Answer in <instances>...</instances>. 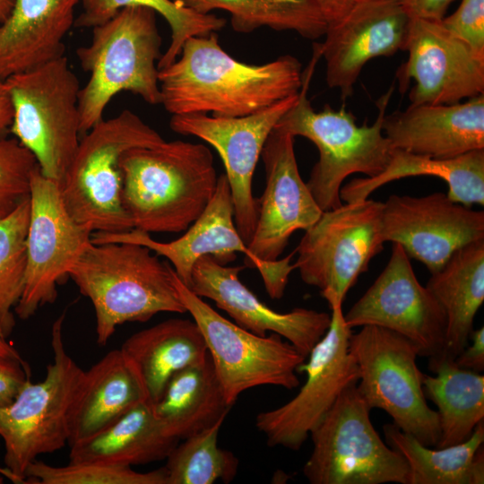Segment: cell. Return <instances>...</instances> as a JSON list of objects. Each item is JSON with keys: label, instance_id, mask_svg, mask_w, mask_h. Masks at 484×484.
<instances>
[{"label": "cell", "instance_id": "cell-26", "mask_svg": "<svg viewBox=\"0 0 484 484\" xmlns=\"http://www.w3.org/2000/svg\"><path fill=\"white\" fill-rule=\"evenodd\" d=\"M426 287L446 316L443 359L454 360L469 344L474 317L484 301V239L456 250L431 273Z\"/></svg>", "mask_w": 484, "mask_h": 484}, {"label": "cell", "instance_id": "cell-20", "mask_svg": "<svg viewBox=\"0 0 484 484\" xmlns=\"http://www.w3.org/2000/svg\"><path fill=\"white\" fill-rule=\"evenodd\" d=\"M294 138L275 125L261 153L266 185L257 201L255 229L247 246L265 262L279 259L291 235L310 228L323 212L299 174Z\"/></svg>", "mask_w": 484, "mask_h": 484}, {"label": "cell", "instance_id": "cell-8", "mask_svg": "<svg viewBox=\"0 0 484 484\" xmlns=\"http://www.w3.org/2000/svg\"><path fill=\"white\" fill-rule=\"evenodd\" d=\"M4 81L13 106L10 132L61 186L82 134L77 75L64 55Z\"/></svg>", "mask_w": 484, "mask_h": 484}, {"label": "cell", "instance_id": "cell-5", "mask_svg": "<svg viewBox=\"0 0 484 484\" xmlns=\"http://www.w3.org/2000/svg\"><path fill=\"white\" fill-rule=\"evenodd\" d=\"M160 46L156 13L150 8H124L92 28L90 44L76 50L82 69L90 74L79 94L82 134L103 119L108 102L119 92L160 104Z\"/></svg>", "mask_w": 484, "mask_h": 484}, {"label": "cell", "instance_id": "cell-42", "mask_svg": "<svg viewBox=\"0 0 484 484\" xmlns=\"http://www.w3.org/2000/svg\"><path fill=\"white\" fill-rule=\"evenodd\" d=\"M454 1L455 0H413L408 12L411 16L441 21Z\"/></svg>", "mask_w": 484, "mask_h": 484}, {"label": "cell", "instance_id": "cell-11", "mask_svg": "<svg viewBox=\"0 0 484 484\" xmlns=\"http://www.w3.org/2000/svg\"><path fill=\"white\" fill-rule=\"evenodd\" d=\"M383 203H342L324 211L305 230L294 263L302 281L320 290L330 309L342 306L350 289L382 251Z\"/></svg>", "mask_w": 484, "mask_h": 484}, {"label": "cell", "instance_id": "cell-6", "mask_svg": "<svg viewBox=\"0 0 484 484\" xmlns=\"http://www.w3.org/2000/svg\"><path fill=\"white\" fill-rule=\"evenodd\" d=\"M165 141L129 109L102 119L80 140L61 184L70 216L92 233H121L134 229L123 203L122 154Z\"/></svg>", "mask_w": 484, "mask_h": 484}, {"label": "cell", "instance_id": "cell-41", "mask_svg": "<svg viewBox=\"0 0 484 484\" xmlns=\"http://www.w3.org/2000/svg\"><path fill=\"white\" fill-rule=\"evenodd\" d=\"M469 341H471V344H468L454 361L461 368L482 373L484 370V327L472 331Z\"/></svg>", "mask_w": 484, "mask_h": 484}, {"label": "cell", "instance_id": "cell-45", "mask_svg": "<svg viewBox=\"0 0 484 484\" xmlns=\"http://www.w3.org/2000/svg\"><path fill=\"white\" fill-rule=\"evenodd\" d=\"M0 356L16 359L22 362H26L20 355L19 351L13 347L6 339H4L0 336Z\"/></svg>", "mask_w": 484, "mask_h": 484}, {"label": "cell", "instance_id": "cell-7", "mask_svg": "<svg viewBox=\"0 0 484 484\" xmlns=\"http://www.w3.org/2000/svg\"><path fill=\"white\" fill-rule=\"evenodd\" d=\"M64 318L60 315L52 325L53 361L45 378L39 383L27 380L13 401L0 408L4 468L13 483H24L28 466L39 455L55 453L69 443L85 371L65 350Z\"/></svg>", "mask_w": 484, "mask_h": 484}, {"label": "cell", "instance_id": "cell-34", "mask_svg": "<svg viewBox=\"0 0 484 484\" xmlns=\"http://www.w3.org/2000/svg\"><path fill=\"white\" fill-rule=\"evenodd\" d=\"M80 4L82 11L74 22L78 28L92 29L111 19L120 10L132 6L150 8L161 15L170 28L171 40L158 62L159 70L177 58L188 39L216 32L226 23L221 17L211 13H196L174 0H81Z\"/></svg>", "mask_w": 484, "mask_h": 484}, {"label": "cell", "instance_id": "cell-12", "mask_svg": "<svg viewBox=\"0 0 484 484\" xmlns=\"http://www.w3.org/2000/svg\"><path fill=\"white\" fill-rule=\"evenodd\" d=\"M176 285L186 312L205 341L227 402L261 385L289 390L298 386L297 372L307 359L290 342L274 333L257 335L226 319L186 287L176 274Z\"/></svg>", "mask_w": 484, "mask_h": 484}, {"label": "cell", "instance_id": "cell-4", "mask_svg": "<svg viewBox=\"0 0 484 484\" xmlns=\"http://www.w3.org/2000/svg\"><path fill=\"white\" fill-rule=\"evenodd\" d=\"M320 56V48L315 44L314 58L303 73L298 100L276 126L294 137L303 136L317 147L319 159L307 185L319 208L324 212L342 203L340 190L347 177L361 173L373 177L388 166L394 148L383 132V124L393 88L378 99V114L370 125L367 122L357 125L355 116L344 106L337 110L325 106L315 111L307 98V90Z\"/></svg>", "mask_w": 484, "mask_h": 484}, {"label": "cell", "instance_id": "cell-47", "mask_svg": "<svg viewBox=\"0 0 484 484\" xmlns=\"http://www.w3.org/2000/svg\"><path fill=\"white\" fill-rule=\"evenodd\" d=\"M412 1L413 0H351L350 7L354 4H360V3H393V4L404 5L408 9V7L411 5Z\"/></svg>", "mask_w": 484, "mask_h": 484}, {"label": "cell", "instance_id": "cell-18", "mask_svg": "<svg viewBox=\"0 0 484 484\" xmlns=\"http://www.w3.org/2000/svg\"><path fill=\"white\" fill-rule=\"evenodd\" d=\"M402 50L409 55L397 77L401 88L414 81L411 105L454 104L484 94V55L441 21L411 16Z\"/></svg>", "mask_w": 484, "mask_h": 484}, {"label": "cell", "instance_id": "cell-14", "mask_svg": "<svg viewBox=\"0 0 484 484\" xmlns=\"http://www.w3.org/2000/svg\"><path fill=\"white\" fill-rule=\"evenodd\" d=\"M351 330L342 306L331 308L329 328L298 369L306 372L307 379L297 395L256 415L255 427L269 446L299 450L343 390L358 382L359 367L350 350Z\"/></svg>", "mask_w": 484, "mask_h": 484}, {"label": "cell", "instance_id": "cell-36", "mask_svg": "<svg viewBox=\"0 0 484 484\" xmlns=\"http://www.w3.org/2000/svg\"><path fill=\"white\" fill-rule=\"evenodd\" d=\"M30 212L29 197L0 218V336L4 339L14 329V307L24 289Z\"/></svg>", "mask_w": 484, "mask_h": 484}, {"label": "cell", "instance_id": "cell-29", "mask_svg": "<svg viewBox=\"0 0 484 484\" xmlns=\"http://www.w3.org/2000/svg\"><path fill=\"white\" fill-rule=\"evenodd\" d=\"M153 411L164 433L179 441L220 420L230 408L209 355L175 374Z\"/></svg>", "mask_w": 484, "mask_h": 484}, {"label": "cell", "instance_id": "cell-30", "mask_svg": "<svg viewBox=\"0 0 484 484\" xmlns=\"http://www.w3.org/2000/svg\"><path fill=\"white\" fill-rule=\"evenodd\" d=\"M416 176L442 178L448 186L447 196L471 207L484 205V149L451 159H435L394 149L385 169L373 177L355 178L340 190L344 203L367 199L378 187L393 180Z\"/></svg>", "mask_w": 484, "mask_h": 484}, {"label": "cell", "instance_id": "cell-43", "mask_svg": "<svg viewBox=\"0 0 484 484\" xmlns=\"http://www.w3.org/2000/svg\"><path fill=\"white\" fill-rule=\"evenodd\" d=\"M13 106L5 81L0 78V140L10 132Z\"/></svg>", "mask_w": 484, "mask_h": 484}, {"label": "cell", "instance_id": "cell-25", "mask_svg": "<svg viewBox=\"0 0 484 484\" xmlns=\"http://www.w3.org/2000/svg\"><path fill=\"white\" fill-rule=\"evenodd\" d=\"M120 350L140 376L152 404L161 397L171 377L203 360L208 350L196 323L170 318L128 337Z\"/></svg>", "mask_w": 484, "mask_h": 484}, {"label": "cell", "instance_id": "cell-23", "mask_svg": "<svg viewBox=\"0 0 484 484\" xmlns=\"http://www.w3.org/2000/svg\"><path fill=\"white\" fill-rule=\"evenodd\" d=\"M383 132L394 149L451 159L484 149V94L454 104L410 105L385 117Z\"/></svg>", "mask_w": 484, "mask_h": 484}, {"label": "cell", "instance_id": "cell-13", "mask_svg": "<svg viewBox=\"0 0 484 484\" xmlns=\"http://www.w3.org/2000/svg\"><path fill=\"white\" fill-rule=\"evenodd\" d=\"M91 241L102 243H134L147 246L157 255L166 257L177 276L188 287L193 268L203 255H212L220 264L245 256L246 266L260 272L268 295L280 299L284 295L295 251L284 258L265 262L255 256L241 238L234 220L231 191L224 174L218 177L215 192L202 214L186 229L183 236L169 242L154 240L150 233L133 229L121 233L93 232Z\"/></svg>", "mask_w": 484, "mask_h": 484}, {"label": "cell", "instance_id": "cell-39", "mask_svg": "<svg viewBox=\"0 0 484 484\" xmlns=\"http://www.w3.org/2000/svg\"><path fill=\"white\" fill-rule=\"evenodd\" d=\"M441 22L476 52L484 55V0H462L457 10Z\"/></svg>", "mask_w": 484, "mask_h": 484}, {"label": "cell", "instance_id": "cell-27", "mask_svg": "<svg viewBox=\"0 0 484 484\" xmlns=\"http://www.w3.org/2000/svg\"><path fill=\"white\" fill-rule=\"evenodd\" d=\"M178 443L164 433L152 403L143 401L100 431L71 445L69 462L132 467L166 460Z\"/></svg>", "mask_w": 484, "mask_h": 484}, {"label": "cell", "instance_id": "cell-16", "mask_svg": "<svg viewBox=\"0 0 484 484\" xmlns=\"http://www.w3.org/2000/svg\"><path fill=\"white\" fill-rule=\"evenodd\" d=\"M350 328L376 325L409 339L428 367L443 359L446 316L426 286L417 279L410 257L393 243L391 257L368 290L344 315Z\"/></svg>", "mask_w": 484, "mask_h": 484}, {"label": "cell", "instance_id": "cell-17", "mask_svg": "<svg viewBox=\"0 0 484 484\" xmlns=\"http://www.w3.org/2000/svg\"><path fill=\"white\" fill-rule=\"evenodd\" d=\"M298 98V93L238 117L196 113L173 115L170 118L169 126L174 132L198 137L218 151L231 191L235 224L246 244L257 220V201L252 193L256 164L272 130Z\"/></svg>", "mask_w": 484, "mask_h": 484}, {"label": "cell", "instance_id": "cell-21", "mask_svg": "<svg viewBox=\"0 0 484 484\" xmlns=\"http://www.w3.org/2000/svg\"><path fill=\"white\" fill-rule=\"evenodd\" d=\"M411 15L406 6L393 3L352 4L327 22L324 41L319 44L326 65V82L352 95L354 85L371 59L402 50Z\"/></svg>", "mask_w": 484, "mask_h": 484}, {"label": "cell", "instance_id": "cell-49", "mask_svg": "<svg viewBox=\"0 0 484 484\" xmlns=\"http://www.w3.org/2000/svg\"><path fill=\"white\" fill-rule=\"evenodd\" d=\"M4 476L0 473V484L4 482Z\"/></svg>", "mask_w": 484, "mask_h": 484}, {"label": "cell", "instance_id": "cell-3", "mask_svg": "<svg viewBox=\"0 0 484 484\" xmlns=\"http://www.w3.org/2000/svg\"><path fill=\"white\" fill-rule=\"evenodd\" d=\"M68 277L92 303L99 345H106L125 323L186 312L174 269L143 245L91 241Z\"/></svg>", "mask_w": 484, "mask_h": 484}, {"label": "cell", "instance_id": "cell-24", "mask_svg": "<svg viewBox=\"0 0 484 484\" xmlns=\"http://www.w3.org/2000/svg\"><path fill=\"white\" fill-rule=\"evenodd\" d=\"M81 0H14L0 24V78L64 56L65 38L74 26Z\"/></svg>", "mask_w": 484, "mask_h": 484}, {"label": "cell", "instance_id": "cell-33", "mask_svg": "<svg viewBox=\"0 0 484 484\" xmlns=\"http://www.w3.org/2000/svg\"><path fill=\"white\" fill-rule=\"evenodd\" d=\"M196 13L224 10L230 13L231 26L240 33L261 27L293 30L307 39L324 36L326 20L315 0H174Z\"/></svg>", "mask_w": 484, "mask_h": 484}, {"label": "cell", "instance_id": "cell-2", "mask_svg": "<svg viewBox=\"0 0 484 484\" xmlns=\"http://www.w3.org/2000/svg\"><path fill=\"white\" fill-rule=\"evenodd\" d=\"M123 203L134 229L181 232L202 214L218 177L211 150L203 143L174 140L125 151Z\"/></svg>", "mask_w": 484, "mask_h": 484}, {"label": "cell", "instance_id": "cell-35", "mask_svg": "<svg viewBox=\"0 0 484 484\" xmlns=\"http://www.w3.org/2000/svg\"><path fill=\"white\" fill-rule=\"evenodd\" d=\"M223 421L179 441L166 459L167 484L229 483L235 479L238 459L218 446Z\"/></svg>", "mask_w": 484, "mask_h": 484}, {"label": "cell", "instance_id": "cell-48", "mask_svg": "<svg viewBox=\"0 0 484 484\" xmlns=\"http://www.w3.org/2000/svg\"><path fill=\"white\" fill-rule=\"evenodd\" d=\"M0 473L4 476V478L8 479L13 482V477L11 473L4 467L0 465Z\"/></svg>", "mask_w": 484, "mask_h": 484}, {"label": "cell", "instance_id": "cell-10", "mask_svg": "<svg viewBox=\"0 0 484 484\" xmlns=\"http://www.w3.org/2000/svg\"><path fill=\"white\" fill-rule=\"evenodd\" d=\"M361 327L350 338L361 396L371 410L385 411L401 430L424 445L436 447L440 438L439 416L428 405L424 394L417 347L389 329Z\"/></svg>", "mask_w": 484, "mask_h": 484}, {"label": "cell", "instance_id": "cell-19", "mask_svg": "<svg viewBox=\"0 0 484 484\" xmlns=\"http://www.w3.org/2000/svg\"><path fill=\"white\" fill-rule=\"evenodd\" d=\"M382 235L433 273L456 250L484 239V212L442 192L420 197L392 194L383 203Z\"/></svg>", "mask_w": 484, "mask_h": 484}, {"label": "cell", "instance_id": "cell-28", "mask_svg": "<svg viewBox=\"0 0 484 484\" xmlns=\"http://www.w3.org/2000/svg\"><path fill=\"white\" fill-rule=\"evenodd\" d=\"M143 382L123 351L113 350L88 371L73 415L69 446L100 431L141 402Z\"/></svg>", "mask_w": 484, "mask_h": 484}, {"label": "cell", "instance_id": "cell-31", "mask_svg": "<svg viewBox=\"0 0 484 484\" xmlns=\"http://www.w3.org/2000/svg\"><path fill=\"white\" fill-rule=\"evenodd\" d=\"M386 444L406 461L409 484H483L484 420L466 441L443 448L421 444L396 425L383 427Z\"/></svg>", "mask_w": 484, "mask_h": 484}, {"label": "cell", "instance_id": "cell-1", "mask_svg": "<svg viewBox=\"0 0 484 484\" xmlns=\"http://www.w3.org/2000/svg\"><path fill=\"white\" fill-rule=\"evenodd\" d=\"M159 81L160 104L172 116L238 117L298 94L303 73L290 55L259 65L240 62L212 32L188 39L177 58L159 71Z\"/></svg>", "mask_w": 484, "mask_h": 484}, {"label": "cell", "instance_id": "cell-40", "mask_svg": "<svg viewBox=\"0 0 484 484\" xmlns=\"http://www.w3.org/2000/svg\"><path fill=\"white\" fill-rule=\"evenodd\" d=\"M29 379L30 371L26 362L0 356V408L10 404Z\"/></svg>", "mask_w": 484, "mask_h": 484}, {"label": "cell", "instance_id": "cell-9", "mask_svg": "<svg viewBox=\"0 0 484 484\" xmlns=\"http://www.w3.org/2000/svg\"><path fill=\"white\" fill-rule=\"evenodd\" d=\"M357 383L343 390L311 432L303 475L311 484H409L406 461L375 429Z\"/></svg>", "mask_w": 484, "mask_h": 484}, {"label": "cell", "instance_id": "cell-32", "mask_svg": "<svg viewBox=\"0 0 484 484\" xmlns=\"http://www.w3.org/2000/svg\"><path fill=\"white\" fill-rule=\"evenodd\" d=\"M436 376H423L425 397L437 407L440 438L436 448L461 444L484 420V376L443 359L428 367Z\"/></svg>", "mask_w": 484, "mask_h": 484}, {"label": "cell", "instance_id": "cell-46", "mask_svg": "<svg viewBox=\"0 0 484 484\" xmlns=\"http://www.w3.org/2000/svg\"><path fill=\"white\" fill-rule=\"evenodd\" d=\"M14 0H0V24L10 15Z\"/></svg>", "mask_w": 484, "mask_h": 484}, {"label": "cell", "instance_id": "cell-37", "mask_svg": "<svg viewBox=\"0 0 484 484\" xmlns=\"http://www.w3.org/2000/svg\"><path fill=\"white\" fill-rule=\"evenodd\" d=\"M24 483L39 484H167L165 467L139 472L130 466L101 462H69L54 466L35 460L27 468Z\"/></svg>", "mask_w": 484, "mask_h": 484}, {"label": "cell", "instance_id": "cell-44", "mask_svg": "<svg viewBox=\"0 0 484 484\" xmlns=\"http://www.w3.org/2000/svg\"><path fill=\"white\" fill-rule=\"evenodd\" d=\"M326 22L342 15L350 7L351 0H315Z\"/></svg>", "mask_w": 484, "mask_h": 484}, {"label": "cell", "instance_id": "cell-38", "mask_svg": "<svg viewBox=\"0 0 484 484\" xmlns=\"http://www.w3.org/2000/svg\"><path fill=\"white\" fill-rule=\"evenodd\" d=\"M38 168L34 155L16 138L0 140V218L30 197L31 178Z\"/></svg>", "mask_w": 484, "mask_h": 484}, {"label": "cell", "instance_id": "cell-15", "mask_svg": "<svg viewBox=\"0 0 484 484\" xmlns=\"http://www.w3.org/2000/svg\"><path fill=\"white\" fill-rule=\"evenodd\" d=\"M60 189L57 182L36 169L30 182L25 283L14 307L22 320L55 302L57 284L91 241L92 231L70 216Z\"/></svg>", "mask_w": 484, "mask_h": 484}, {"label": "cell", "instance_id": "cell-22", "mask_svg": "<svg viewBox=\"0 0 484 484\" xmlns=\"http://www.w3.org/2000/svg\"><path fill=\"white\" fill-rule=\"evenodd\" d=\"M244 268L226 266L212 255H203L193 268L188 288L214 301L238 325L260 336L277 333L307 358L329 328L331 314L304 307L274 311L240 281L238 274Z\"/></svg>", "mask_w": 484, "mask_h": 484}]
</instances>
